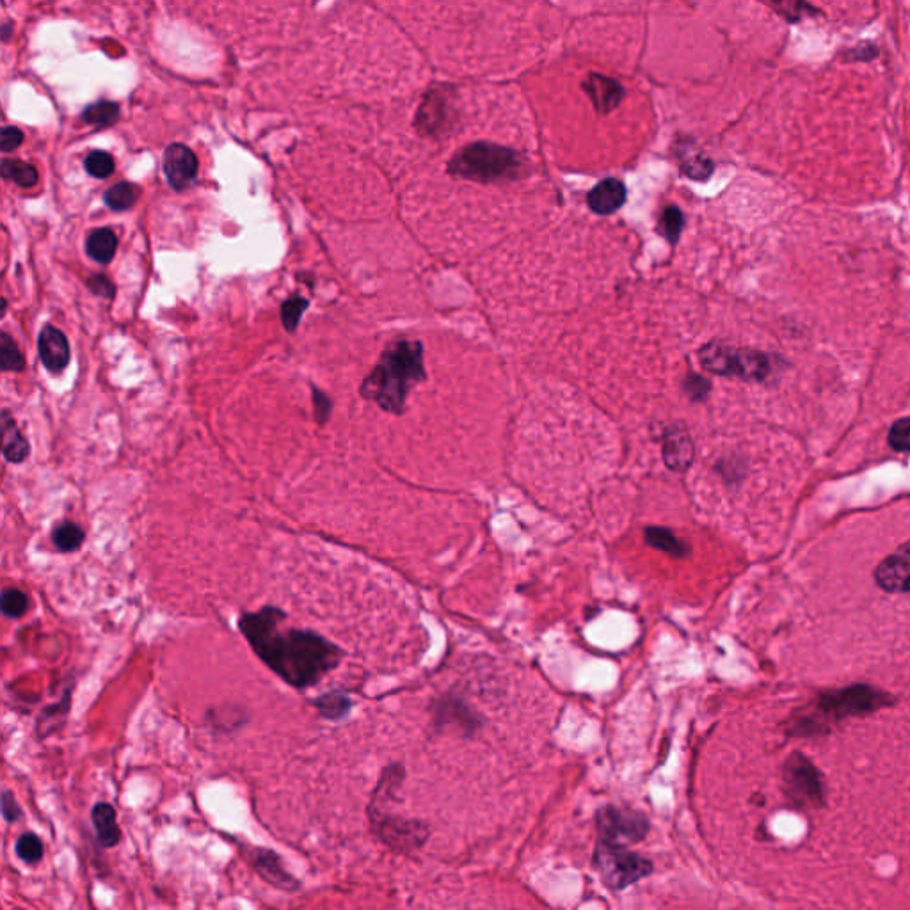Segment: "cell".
<instances>
[{"mask_svg": "<svg viewBox=\"0 0 910 910\" xmlns=\"http://www.w3.org/2000/svg\"><path fill=\"white\" fill-rule=\"evenodd\" d=\"M287 614L276 607L240 615L239 630L255 655L290 687L317 685L344 658L342 647L317 631L283 628Z\"/></svg>", "mask_w": 910, "mask_h": 910, "instance_id": "obj_1", "label": "cell"}, {"mask_svg": "<svg viewBox=\"0 0 910 910\" xmlns=\"http://www.w3.org/2000/svg\"><path fill=\"white\" fill-rule=\"evenodd\" d=\"M424 347L416 340H399L383 352L376 368L361 384V395L379 408L400 415L409 392L424 381Z\"/></svg>", "mask_w": 910, "mask_h": 910, "instance_id": "obj_2", "label": "cell"}, {"mask_svg": "<svg viewBox=\"0 0 910 910\" xmlns=\"http://www.w3.org/2000/svg\"><path fill=\"white\" fill-rule=\"evenodd\" d=\"M893 704V695L882 692L870 685H852V687L827 690L818 695L811 711L795 715V722L790 726L793 736H822L829 733V722L868 715L873 711Z\"/></svg>", "mask_w": 910, "mask_h": 910, "instance_id": "obj_3", "label": "cell"}, {"mask_svg": "<svg viewBox=\"0 0 910 910\" xmlns=\"http://www.w3.org/2000/svg\"><path fill=\"white\" fill-rule=\"evenodd\" d=\"M521 168L523 160L519 153L489 143L470 144L448 162L450 175L480 184L516 180Z\"/></svg>", "mask_w": 910, "mask_h": 910, "instance_id": "obj_4", "label": "cell"}, {"mask_svg": "<svg viewBox=\"0 0 910 910\" xmlns=\"http://www.w3.org/2000/svg\"><path fill=\"white\" fill-rule=\"evenodd\" d=\"M699 360L708 372L719 376L738 377L743 381H767L772 374V360L765 352L740 349L711 342L699 351Z\"/></svg>", "mask_w": 910, "mask_h": 910, "instance_id": "obj_5", "label": "cell"}, {"mask_svg": "<svg viewBox=\"0 0 910 910\" xmlns=\"http://www.w3.org/2000/svg\"><path fill=\"white\" fill-rule=\"evenodd\" d=\"M594 868L599 873L605 886L610 889H626V887L639 882L647 875H651L653 864L646 857L626 850V847L610 845L599 839L598 847L594 852Z\"/></svg>", "mask_w": 910, "mask_h": 910, "instance_id": "obj_6", "label": "cell"}, {"mask_svg": "<svg viewBox=\"0 0 910 910\" xmlns=\"http://www.w3.org/2000/svg\"><path fill=\"white\" fill-rule=\"evenodd\" d=\"M784 791L797 807L807 809L825 804L822 774L800 752H793L784 765Z\"/></svg>", "mask_w": 910, "mask_h": 910, "instance_id": "obj_7", "label": "cell"}, {"mask_svg": "<svg viewBox=\"0 0 910 910\" xmlns=\"http://www.w3.org/2000/svg\"><path fill=\"white\" fill-rule=\"evenodd\" d=\"M368 818L381 841L399 852H415L424 845L425 839L429 836L424 823L384 815L383 811L376 807H368Z\"/></svg>", "mask_w": 910, "mask_h": 910, "instance_id": "obj_8", "label": "cell"}, {"mask_svg": "<svg viewBox=\"0 0 910 910\" xmlns=\"http://www.w3.org/2000/svg\"><path fill=\"white\" fill-rule=\"evenodd\" d=\"M599 839L610 845H633L646 838L649 822L644 815L635 811H624L619 807L607 806L599 809L596 816Z\"/></svg>", "mask_w": 910, "mask_h": 910, "instance_id": "obj_9", "label": "cell"}, {"mask_svg": "<svg viewBox=\"0 0 910 910\" xmlns=\"http://www.w3.org/2000/svg\"><path fill=\"white\" fill-rule=\"evenodd\" d=\"M873 578L882 591L889 594H909L910 541L902 544L895 553L882 560L875 569Z\"/></svg>", "mask_w": 910, "mask_h": 910, "instance_id": "obj_10", "label": "cell"}, {"mask_svg": "<svg viewBox=\"0 0 910 910\" xmlns=\"http://www.w3.org/2000/svg\"><path fill=\"white\" fill-rule=\"evenodd\" d=\"M248 859L253 870L258 873V877L264 879L272 887H276L280 891H287V893H294L301 887V882L285 870L281 857L276 852L267 850V848H253L248 854Z\"/></svg>", "mask_w": 910, "mask_h": 910, "instance_id": "obj_11", "label": "cell"}, {"mask_svg": "<svg viewBox=\"0 0 910 910\" xmlns=\"http://www.w3.org/2000/svg\"><path fill=\"white\" fill-rule=\"evenodd\" d=\"M164 173L175 191H184L198 173V159L185 144H171L164 153Z\"/></svg>", "mask_w": 910, "mask_h": 910, "instance_id": "obj_12", "label": "cell"}, {"mask_svg": "<svg viewBox=\"0 0 910 910\" xmlns=\"http://www.w3.org/2000/svg\"><path fill=\"white\" fill-rule=\"evenodd\" d=\"M38 351H40L41 363L54 374L63 372L70 363V344L63 335V331L54 326H45L41 329Z\"/></svg>", "mask_w": 910, "mask_h": 910, "instance_id": "obj_13", "label": "cell"}, {"mask_svg": "<svg viewBox=\"0 0 910 910\" xmlns=\"http://www.w3.org/2000/svg\"><path fill=\"white\" fill-rule=\"evenodd\" d=\"M626 201V187L617 178H607L599 182L587 196V203L592 212L599 216H610L623 207Z\"/></svg>", "mask_w": 910, "mask_h": 910, "instance_id": "obj_14", "label": "cell"}, {"mask_svg": "<svg viewBox=\"0 0 910 910\" xmlns=\"http://www.w3.org/2000/svg\"><path fill=\"white\" fill-rule=\"evenodd\" d=\"M663 459L671 470H687L694 459V448L687 432L672 427L663 434Z\"/></svg>", "mask_w": 910, "mask_h": 910, "instance_id": "obj_15", "label": "cell"}, {"mask_svg": "<svg viewBox=\"0 0 910 910\" xmlns=\"http://www.w3.org/2000/svg\"><path fill=\"white\" fill-rule=\"evenodd\" d=\"M583 89L591 96L594 107L603 114L614 111L623 100L621 84H617L615 80L603 77V75H596V73H591L587 77V80L583 82Z\"/></svg>", "mask_w": 910, "mask_h": 910, "instance_id": "obj_16", "label": "cell"}, {"mask_svg": "<svg viewBox=\"0 0 910 910\" xmlns=\"http://www.w3.org/2000/svg\"><path fill=\"white\" fill-rule=\"evenodd\" d=\"M91 822L95 827L96 839L104 848L116 847L120 843L121 829L116 809L107 802H98L91 811Z\"/></svg>", "mask_w": 910, "mask_h": 910, "instance_id": "obj_17", "label": "cell"}, {"mask_svg": "<svg viewBox=\"0 0 910 910\" xmlns=\"http://www.w3.org/2000/svg\"><path fill=\"white\" fill-rule=\"evenodd\" d=\"M2 434H4V443H2V454L8 463H24L27 455L31 452L29 443L18 431L15 420L9 416L8 411H2Z\"/></svg>", "mask_w": 910, "mask_h": 910, "instance_id": "obj_18", "label": "cell"}, {"mask_svg": "<svg viewBox=\"0 0 910 910\" xmlns=\"http://www.w3.org/2000/svg\"><path fill=\"white\" fill-rule=\"evenodd\" d=\"M116 248H118V237L109 228H100V230L89 233L88 240H86V251H88L89 258L98 264H109L116 255Z\"/></svg>", "mask_w": 910, "mask_h": 910, "instance_id": "obj_19", "label": "cell"}, {"mask_svg": "<svg viewBox=\"0 0 910 910\" xmlns=\"http://www.w3.org/2000/svg\"><path fill=\"white\" fill-rule=\"evenodd\" d=\"M644 537L649 546H653L655 550L663 551V553H669L672 557H685L690 551L687 544L676 537L669 528L649 527L644 532Z\"/></svg>", "mask_w": 910, "mask_h": 910, "instance_id": "obj_20", "label": "cell"}, {"mask_svg": "<svg viewBox=\"0 0 910 910\" xmlns=\"http://www.w3.org/2000/svg\"><path fill=\"white\" fill-rule=\"evenodd\" d=\"M679 162L683 173L694 180H706L713 173V162L690 144L679 150Z\"/></svg>", "mask_w": 910, "mask_h": 910, "instance_id": "obj_21", "label": "cell"}, {"mask_svg": "<svg viewBox=\"0 0 910 910\" xmlns=\"http://www.w3.org/2000/svg\"><path fill=\"white\" fill-rule=\"evenodd\" d=\"M313 706L320 711V715L328 720H342L351 713L352 701L342 692H329L320 695L313 701Z\"/></svg>", "mask_w": 910, "mask_h": 910, "instance_id": "obj_22", "label": "cell"}, {"mask_svg": "<svg viewBox=\"0 0 910 910\" xmlns=\"http://www.w3.org/2000/svg\"><path fill=\"white\" fill-rule=\"evenodd\" d=\"M84 539H86L84 530L79 525L68 523V521L57 525L52 532V541L61 553H73V551L79 550L80 546L84 544Z\"/></svg>", "mask_w": 910, "mask_h": 910, "instance_id": "obj_23", "label": "cell"}, {"mask_svg": "<svg viewBox=\"0 0 910 910\" xmlns=\"http://www.w3.org/2000/svg\"><path fill=\"white\" fill-rule=\"evenodd\" d=\"M2 176L20 187H32V185L38 184V171L24 160H4Z\"/></svg>", "mask_w": 910, "mask_h": 910, "instance_id": "obj_24", "label": "cell"}, {"mask_svg": "<svg viewBox=\"0 0 910 910\" xmlns=\"http://www.w3.org/2000/svg\"><path fill=\"white\" fill-rule=\"evenodd\" d=\"M685 228V216L678 207H667L660 216L658 223V232L662 233L663 239L667 240L672 246L678 244L679 235Z\"/></svg>", "mask_w": 910, "mask_h": 910, "instance_id": "obj_25", "label": "cell"}, {"mask_svg": "<svg viewBox=\"0 0 910 910\" xmlns=\"http://www.w3.org/2000/svg\"><path fill=\"white\" fill-rule=\"evenodd\" d=\"M137 198H139V189H137L136 185L127 184V182L114 185L109 191L105 192L107 207L111 208V210H116V212H123V210L134 207Z\"/></svg>", "mask_w": 910, "mask_h": 910, "instance_id": "obj_26", "label": "cell"}, {"mask_svg": "<svg viewBox=\"0 0 910 910\" xmlns=\"http://www.w3.org/2000/svg\"><path fill=\"white\" fill-rule=\"evenodd\" d=\"M27 608H29V596L25 592L15 589V587H6L2 591L0 610L6 617L9 619L24 617L27 614Z\"/></svg>", "mask_w": 910, "mask_h": 910, "instance_id": "obj_27", "label": "cell"}, {"mask_svg": "<svg viewBox=\"0 0 910 910\" xmlns=\"http://www.w3.org/2000/svg\"><path fill=\"white\" fill-rule=\"evenodd\" d=\"M120 116V107L112 102H98V104L89 105L84 111V121L95 127H111Z\"/></svg>", "mask_w": 910, "mask_h": 910, "instance_id": "obj_28", "label": "cell"}, {"mask_svg": "<svg viewBox=\"0 0 910 910\" xmlns=\"http://www.w3.org/2000/svg\"><path fill=\"white\" fill-rule=\"evenodd\" d=\"M0 361L4 372H20L25 367L24 354L16 347L15 340L8 333L0 335Z\"/></svg>", "mask_w": 910, "mask_h": 910, "instance_id": "obj_29", "label": "cell"}, {"mask_svg": "<svg viewBox=\"0 0 910 910\" xmlns=\"http://www.w3.org/2000/svg\"><path fill=\"white\" fill-rule=\"evenodd\" d=\"M308 306H310V301L301 296L290 297L285 303L281 304V322H283V326H285L288 333L296 331L299 322H301V317L308 310Z\"/></svg>", "mask_w": 910, "mask_h": 910, "instance_id": "obj_30", "label": "cell"}, {"mask_svg": "<svg viewBox=\"0 0 910 910\" xmlns=\"http://www.w3.org/2000/svg\"><path fill=\"white\" fill-rule=\"evenodd\" d=\"M16 855L29 866L40 863L41 859H43V843H41V839L36 834H32V832L22 834L16 841Z\"/></svg>", "mask_w": 910, "mask_h": 910, "instance_id": "obj_31", "label": "cell"}, {"mask_svg": "<svg viewBox=\"0 0 910 910\" xmlns=\"http://www.w3.org/2000/svg\"><path fill=\"white\" fill-rule=\"evenodd\" d=\"M86 171L95 178H107L114 173V160L109 153H89L88 159H86Z\"/></svg>", "mask_w": 910, "mask_h": 910, "instance_id": "obj_32", "label": "cell"}, {"mask_svg": "<svg viewBox=\"0 0 910 910\" xmlns=\"http://www.w3.org/2000/svg\"><path fill=\"white\" fill-rule=\"evenodd\" d=\"M887 441L896 452H910V418L898 420L891 427Z\"/></svg>", "mask_w": 910, "mask_h": 910, "instance_id": "obj_33", "label": "cell"}, {"mask_svg": "<svg viewBox=\"0 0 910 910\" xmlns=\"http://www.w3.org/2000/svg\"><path fill=\"white\" fill-rule=\"evenodd\" d=\"M770 2L774 4L775 9H777L784 18H788L791 22L800 20L804 13L815 11V9L811 8L804 0H770Z\"/></svg>", "mask_w": 910, "mask_h": 910, "instance_id": "obj_34", "label": "cell"}, {"mask_svg": "<svg viewBox=\"0 0 910 910\" xmlns=\"http://www.w3.org/2000/svg\"><path fill=\"white\" fill-rule=\"evenodd\" d=\"M683 388H685V392H687V395L690 397V399L695 400V402H699V400H704L706 397H708L711 384L708 379H704V377L695 376V374H692V376H688L687 379H685Z\"/></svg>", "mask_w": 910, "mask_h": 910, "instance_id": "obj_35", "label": "cell"}, {"mask_svg": "<svg viewBox=\"0 0 910 910\" xmlns=\"http://www.w3.org/2000/svg\"><path fill=\"white\" fill-rule=\"evenodd\" d=\"M88 287L95 296L105 297V299H112L116 294L114 283L104 274H93L88 280Z\"/></svg>", "mask_w": 910, "mask_h": 910, "instance_id": "obj_36", "label": "cell"}, {"mask_svg": "<svg viewBox=\"0 0 910 910\" xmlns=\"http://www.w3.org/2000/svg\"><path fill=\"white\" fill-rule=\"evenodd\" d=\"M2 815H4V820L9 823L18 822L24 816L22 807L18 806L13 793L8 790L2 793Z\"/></svg>", "mask_w": 910, "mask_h": 910, "instance_id": "obj_37", "label": "cell"}, {"mask_svg": "<svg viewBox=\"0 0 910 910\" xmlns=\"http://www.w3.org/2000/svg\"><path fill=\"white\" fill-rule=\"evenodd\" d=\"M22 143H24V134L20 128L6 127L2 130V152H13Z\"/></svg>", "mask_w": 910, "mask_h": 910, "instance_id": "obj_38", "label": "cell"}, {"mask_svg": "<svg viewBox=\"0 0 910 910\" xmlns=\"http://www.w3.org/2000/svg\"><path fill=\"white\" fill-rule=\"evenodd\" d=\"M313 404H315L317 420H319L320 424H324L329 415H331V402H329L328 395H324L317 388H313Z\"/></svg>", "mask_w": 910, "mask_h": 910, "instance_id": "obj_39", "label": "cell"}, {"mask_svg": "<svg viewBox=\"0 0 910 910\" xmlns=\"http://www.w3.org/2000/svg\"><path fill=\"white\" fill-rule=\"evenodd\" d=\"M877 52H879V50L873 47L871 43H863L861 47L852 50L850 56H854L852 59H855V56H861L859 59H873V57L877 56Z\"/></svg>", "mask_w": 910, "mask_h": 910, "instance_id": "obj_40", "label": "cell"}]
</instances>
